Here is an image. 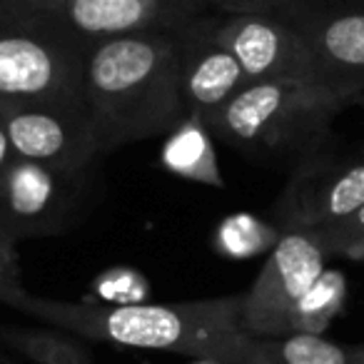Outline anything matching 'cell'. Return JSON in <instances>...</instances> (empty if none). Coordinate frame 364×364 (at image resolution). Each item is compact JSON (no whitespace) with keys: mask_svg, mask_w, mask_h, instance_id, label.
<instances>
[{"mask_svg":"<svg viewBox=\"0 0 364 364\" xmlns=\"http://www.w3.org/2000/svg\"><path fill=\"white\" fill-rule=\"evenodd\" d=\"M274 16L302 36L334 90L352 102L364 95V0H312Z\"/></svg>","mask_w":364,"mask_h":364,"instance_id":"11","label":"cell"},{"mask_svg":"<svg viewBox=\"0 0 364 364\" xmlns=\"http://www.w3.org/2000/svg\"><path fill=\"white\" fill-rule=\"evenodd\" d=\"M312 0H215L218 13H284Z\"/></svg>","mask_w":364,"mask_h":364,"instance_id":"20","label":"cell"},{"mask_svg":"<svg viewBox=\"0 0 364 364\" xmlns=\"http://www.w3.org/2000/svg\"><path fill=\"white\" fill-rule=\"evenodd\" d=\"M342 257L344 259H352V262H362L364 264V237L359 240V242L349 245V247L342 252Z\"/></svg>","mask_w":364,"mask_h":364,"instance_id":"22","label":"cell"},{"mask_svg":"<svg viewBox=\"0 0 364 364\" xmlns=\"http://www.w3.org/2000/svg\"><path fill=\"white\" fill-rule=\"evenodd\" d=\"M347 304V277L339 269H324L289 317L287 334H324Z\"/></svg>","mask_w":364,"mask_h":364,"instance_id":"16","label":"cell"},{"mask_svg":"<svg viewBox=\"0 0 364 364\" xmlns=\"http://www.w3.org/2000/svg\"><path fill=\"white\" fill-rule=\"evenodd\" d=\"M87 50L0 21V112L82 97Z\"/></svg>","mask_w":364,"mask_h":364,"instance_id":"5","label":"cell"},{"mask_svg":"<svg viewBox=\"0 0 364 364\" xmlns=\"http://www.w3.org/2000/svg\"><path fill=\"white\" fill-rule=\"evenodd\" d=\"M90 193V170L63 172L16 157L0 193V225L16 240L48 237L77 223Z\"/></svg>","mask_w":364,"mask_h":364,"instance_id":"7","label":"cell"},{"mask_svg":"<svg viewBox=\"0 0 364 364\" xmlns=\"http://www.w3.org/2000/svg\"><path fill=\"white\" fill-rule=\"evenodd\" d=\"M364 205V155H319L294 165L272 210L279 232L319 230L354 215Z\"/></svg>","mask_w":364,"mask_h":364,"instance_id":"10","label":"cell"},{"mask_svg":"<svg viewBox=\"0 0 364 364\" xmlns=\"http://www.w3.org/2000/svg\"><path fill=\"white\" fill-rule=\"evenodd\" d=\"M312 232L322 242L324 252L329 257H342V252L349 245L359 242L364 237V205L354 215H349V218L339 220L334 225H327V228L312 230Z\"/></svg>","mask_w":364,"mask_h":364,"instance_id":"19","label":"cell"},{"mask_svg":"<svg viewBox=\"0 0 364 364\" xmlns=\"http://www.w3.org/2000/svg\"><path fill=\"white\" fill-rule=\"evenodd\" d=\"M215 33L250 82H309L334 90L302 36L274 13H215Z\"/></svg>","mask_w":364,"mask_h":364,"instance_id":"8","label":"cell"},{"mask_svg":"<svg viewBox=\"0 0 364 364\" xmlns=\"http://www.w3.org/2000/svg\"><path fill=\"white\" fill-rule=\"evenodd\" d=\"M82 102L102 150L170 135L185 117L177 31H147L90 48Z\"/></svg>","mask_w":364,"mask_h":364,"instance_id":"1","label":"cell"},{"mask_svg":"<svg viewBox=\"0 0 364 364\" xmlns=\"http://www.w3.org/2000/svg\"><path fill=\"white\" fill-rule=\"evenodd\" d=\"M182 100L188 115L213 122V117L250 85L247 73L215 33V16H198L177 31Z\"/></svg>","mask_w":364,"mask_h":364,"instance_id":"12","label":"cell"},{"mask_svg":"<svg viewBox=\"0 0 364 364\" xmlns=\"http://www.w3.org/2000/svg\"><path fill=\"white\" fill-rule=\"evenodd\" d=\"M13 162H16V152H13L6 122H3V117H0V193H3V185H6Z\"/></svg>","mask_w":364,"mask_h":364,"instance_id":"21","label":"cell"},{"mask_svg":"<svg viewBox=\"0 0 364 364\" xmlns=\"http://www.w3.org/2000/svg\"><path fill=\"white\" fill-rule=\"evenodd\" d=\"M218 364H364V344H337L324 334L255 337L237 332L225 342Z\"/></svg>","mask_w":364,"mask_h":364,"instance_id":"13","label":"cell"},{"mask_svg":"<svg viewBox=\"0 0 364 364\" xmlns=\"http://www.w3.org/2000/svg\"><path fill=\"white\" fill-rule=\"evenodd\" d=\"M13 309L80 339L112 347L172 352L218 362L225 342L242 329V294L193 302H68L26 292Z\"/></svg>","mask_w":364,"mask_h":364,"instance_id":"2","label":"cell"},{"mask_svg":"<svg viewBox=\"0 0 364 364\" xmlns=\"http://www.w3.org/2000/svg\"><path fill=\"white\" fill-rule=\"evenodd\" d=\"M193 364H218V362H205V359H195Z\"/></svg>","mask_w":364,"mask_h":364,"instance_id":"24","label":"cell"},{"mask_svg":"<svg viewBox=\"0 0 364 364\" xmlns=\"http://www.w3.org/2000/svg\"><path fill=\"white\" fill-rule=\"evenodd\" d=\"M0 342L33 364H92V354L80 337L58 327L0 324Z\"/></svg>","mask_w":364,"mask_h":364,"instance_id":"15","label":"cell"},{"mask_svg":"<svg viewBox=\"0 0 364 364\" xmlns=\"http://www.w3.org/2000/svg\"><path fill=\"white\" fill-rule=\"evenodd\" d=\"M279 237L282 232L274 223H264L250 213H235L228 215L215 230V250L225 257L247 259L272 250Z\"/></svg>","mask_w":364,"mask_h":364,"instance_id":"17","label":"cell"},{"mask_svg":"<svg viewBox=\"0 0 364 364\" xmlns=\"http://www.w3.org/2000/svg\"><path fill=\"white\" fill-rule=\"evenodd\" d=\"M16 157L63 172H82L102 150L97 127L82 97L23 105L0 112Z\"/></svg>","mask_w":364,"mask_h":364,"instance_id":"9","label":"cell"},{"mask_svg":"<svg viewBox=\"0 0 364 364\" xmlns=\"http://www.w3.org/2000/svg\"><path fill=\"white\" fill-rule=\"evenodd\" d=\"M160 162L167 172L182 177V180L200 182L208 188H225L213 130L208 127V122L195 115H188L167 135L160 152Z\"/></svg>","mask_w":364,"mask_h":364,"instance_id":"14","label":"cell"},{"mask_svg":"<svg viewBox=\"0 0 364 364\" xmlns=\"http://www.w3.org/2000/svg\"><path fill=\"white\" fill-rule=\"evenodd\" d=\"M349 97L309 82H250L210 122L213 137L252 155L304 162L324 152Z\"/></svg>","mask_w":364,"mask_h":364,"instance_id":"3","label":"cell"},{"mask_svg":"<svg viewBox=\"0 0 364 364\" xmlns=\"http://www.w3.org/2000/svg\"><path fill=\"white\" fill-rule=\"evenodd\" d=\"M357 105H362V107H364V95H362V97H359V100H357Z\"/></svg>","mask_w":364,"mask_h":364,"instance_id":"25","label":"cell"},{"mask_svg":"<svg viewBox=\"0 0 364 364\" xmlns=\"http://www.w3.org/2000/svg\"><path fill=\"white\" fill-rule=\"evenodd\" d=\"M28 289L21 279V257H18V240L0 225V304L13 307L21 294Z\"/></svg>","mask_w":364,"mask_h":364,"instance_id":"18","label":"cell"},{"mask_svg":"<svg viewBox=\"0 0 364 364\" xmlns=\"http://www.w3.org/2000/svg\"><path fill=\"white\" fill-rule=\"evenodd\" d=\"M329 255L312 230L282 232L264 267L242 294V329L255 337H287L299 299L327 269Z\"/></svg>","mask_w":364,"mask_h":364,"instance_id":"6","label":"cell"},{"mask_svg":"<svg viewBox=\"0 0 364 364\" xmlns=\"http://www.w3.org/2000/svg\"><path fill=\"white\" fill-rule=\"evenodd\" d=\"M177 3L193 8L195 13H205L208 8H215V0H177Z\"/></svg>","mask_w":364,"mask_h":364,"instance_id":"23","label":"cell"},{"mask_svg":"<svg viewBox=\"0 0 364 364\" xmlns=\"http://www.w3.org/2000/svg\"><path fill=\"white\" fill-rule=\"evenodd\" d=\"M203 16L177 0H0V21L90 50L112 38L180 31Z\"/></svg>","mask_w":364,"mask_h":364,"instance_id":"4","label":"cell"}]
</instances>
